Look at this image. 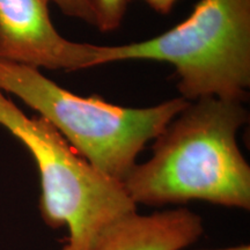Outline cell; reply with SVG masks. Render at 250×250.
<instances>
[{
  "label": "cell",
  "mask_w": 250,
  "mask_h": 250,
  "mask_svg": "<svg viewBox=\"0 0 250 250\" xmlns=\"http://www.w3.org/2000/svg\"><path fill=\"white\" fill-rule=\"evenodd\" d=\"M204 232L202 218L187 208L118 219L103 232L92 250H183Z\"/></svg>",
  "instance_id": "6"
},
{
  "label": "cell",
  "mask_w": 250,
  "mask_h": 250,
  "mask_svg": "<svg viewBox=\"0 0 250 250\" xmlns=\"http://www.w3.org/2000/svg\"><path fill=\"white\" fill-rule=\"evenodd\" d=\"M0 125L35 160L41 218L51 228H68L62 250H92L111 224L137 212L123 183L85 160L45 118L27 116L1 90Z\"/></svg>",
  "instance_id": "4"
},
{
  "label": "cell",
  "mask_w": 250,
  "mask_h": 250,
  "mask_svg": "<svg viewBox=\"0 0 250 250\" xmlns=\"http://www.w3.org/2000/svg\"><path fill=\"white\" fill-rule=\"evenodd\" d=\"M199 250H250V247L247 245V246L229 247V248H221V249H199Z\"/></svg>",
  "instance_id": "10"
},
{
  "label": "cell",
  "mask_w": 250,
  "mask_h": 250,
  "mask_svg": "<svg viewBox=\"0 0 250 250\" xmlns=\"http://www.w3.org/2000/svg\"><path fill=\"white\" fill-rule=\"evenodd\" d=\"M131 1V0H130ZM149 7L162 15L168 14L179 0H145Z\"/></svg>",
  "instance_id": "9"
},
{
  "label": "cell",
  "mask_w": 250,
  "mask_h": 250,
  "mask_svg": "<svg viewBox=\"0 0 250 250\" xmlns=\"http://www.w3.org/2000/svg\"><path fill=\"white\" fill-rule=\"evenodd\" d=\"M55 4L66 17L79 19L95 26V14L90 0H55Z\"/></svg>",
  "instance_id": "8"
},
{
  "label": "cell",
  "mask_w": 250,
  "mask_h": 250,
  "mask_svg": "<svg viewBox=\"0 0 250 250\" xmlns=\"http://www.w3.org/2000/svg\"><path fill=\"white\" fill-rule=\"evenodd\" d=\"M0 90L13 94L50 122L85 160L123 182L139 153L189 104L175 98L148 108L112 104L76 95L40 68L0 58Z\"/></svg>",
  "instance_id": "2"
},
{
  "label": "cell",
  "mask_w": 250,
  "mask_h": 250,
  "mask_svg": "<svg viewBox=\"0 0 250 250\" xmlns=\"http://www.w3.org/2000/svg\"><path fill=\"white\" fill-rule=\"evenodd\" d=\"M173 65L181 98L245 102L250 88V0H201L186 20L160 35L96 45L94 66L123 61Z\"/></svg>",
  "instance_id": "3"
},
{
  "label": "cell",
  "mask_w": 250,
  "mask_h": 250,
  "mask_svg": "<svg viewBox=\"0 0 250 250\" xmlns=\"http://www.w3.org/2000/svg\"><path fill=\"white\" fill-rule=\"evenodd\" d=\"M249 121L243 103L218 98L190 102L154 139L123 187L136 205L203 201L250 210V166L237 144Z\"/></svg>",
  "instance_id": "1"
},
{
  "label": "cell",
  "mask_w": 250,
  "mask_h": 250,
  "mask_svg": "<svg viewBox=\"0 0 250 250\" xmlns=\"http://www.w3.org/2000/svg\"><path fill=\"white\" fill-rule=\"evenodd\" d=\"M55 0H0V58L36 68L94 67L95 44L64 39L50 18Z\"/></svg>",
  "instance_id": "5"
},
{
  "label": "cell",
  "mask_w": 250,
  "mask_h": 250,
  "mask_svg": "<svg viewBox=\"0 0 250 250\" xmlns=\"http://www.w3.org/2000/svg\"><path fill=\"white\" fill-rule=\"evenodd\" d=\"M90 2L95 14V27L109 33L121 26L130 0H90Z\"/></svg>",
  "instance_id": "7"
}]
</instances>
